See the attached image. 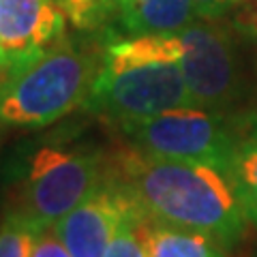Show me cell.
Wrapping results in <instances>:
<instances>
[{"mask_svg":"<svg viewBox=\"0 0 257 257\" xmlns=\"http://www.w3.org/2000/svg\"><path fill=\"white\" fill-rule=\"evenodd\" d=\"M111 180L155 221L202 231L225 246L244 236L248 219L234 180L223 167L161 159L128 148L114 157Z\"/></svg>","mask_w":257,"mask_h":257,"instance_id":"1","label":"cell"},{"mask_svg":"<svg viewBox=\"0 0 257 257\" xmlns=\"http://www.w3.org/2000/svg\"><path fill=\"white\" fill-rule=\"evenodd\" d=\"M180 56L178 35H138L107 43L86 107L118 126L193 107Z\"/></svg>","mask_w":257,"mask_h":257,"instance_id":"2","label":"cell"},{"mask_svg":"<svg viewBox=\"0 0 257 257\" xmlns=\"http://www.w3.org/2000/svg\"><path fill=\"white\" fill-rule=\"evenodd\" d=\"M101 69V56L73 41H56L9 69L0 84V122L11 128H43L86 105Z\"/></svg>","mask_w":257,"mask_h":257,"instance_id":"3","label":"cell"},{"mask_svg":"<svg viewBox=\"0 0 257 257\" xmlns=\"http://www.w3.org/2000/svg\"><path fill=\"white\" fill-rule=\"evenodd\" d=\"M99 152L47 146L30 159L18 193V206L39 231L52 229L105 180Z\"/></svg>","mask_w":257,"mask_h":257,"instance_id":"4","label":"cell"},{"mask_svg":"<svg viewBox=\"0 0 257 257\" xmlns=\"http://www.w3.org/2000/svg\"><path fill=\"white\" fill-rule=\"evenodd\" d=\"M120 128L131 148L140 152L161 159L208 163L227 172L238 138V120L202 107L163 111Z\"/></svg>","mask_w":257,"mask_h":257,"instance_id":"5","label":"cell"},{"mask_svg":"<svg viewBox=\"0 0 257 257\" xmlns=\"http://www.w3.org/2000/svg\"><path fill=\"white\" fill-rule=\"evenodd\" d=\"M182 45L180 69L193 107L223 111L240 94V69L229 32L195 20L176 32Z\"/></svg>","mask_w":257,"mask_h":257,"instance_id":"6","label":"cell"},{"mask_svg":"<svg viewBox=\"0 0 257 257\" xmlns=\"http://www.w3.org/2000/svg\"><path fill=\"white\" fill-rule=\"evenodd\" d=\"M133 206V197L107 178L90 197L56 223L52 231L71 257H105L111 236Z\"/></svg>","mask_w":257,"mask_h":257,"instance_id":"7","label":"cell"},{"mask_svg":"<svg viewBox=\"0 0 257 257\" xmlns=\"http://www.w3.org/2000/svg\"><path fill=\"white\" fill-rule=\"evenodd\" d=\"M60 0H0V67L13 69L64 35Z\"/></svg>","mask_w":257,"mask_h":257,"instance_id":"8","label":"cell"},{"mask_svg":"<svg viewBox=\"0 0 257 257\" xmlns=\"http://www.w3.org/2000/svg\"><path fill=\"white\" fill-rule=\"evenodd\" d=\"M114 18L128 37L176 35L197 20L191 0H114Z\"/></svg>","mask_w":257,"mask_h":257,"instance_id":"9","label":"cell"},{"mask_svg":"<svg viewBox=\"0 0 257 257\" xmlns=\"http://www.w3.org/2000/svg\"><path fill=\"white\" fill-rule=\"evenodd\" d=\"M148 257H229L227 246L202 231L182 229L146 216L144 221Z\"/></svg>","mask_w":257,"mask_h":257,"instance_id":"10","label":"cell"},{"mask_svg":"<svg viewBox=\"0 0 257 257\" xmlns=\"http://www.w3.org/2000/svg\"><path fill=\"white\" fill-rule=\"evenodd\" d=\"M229 176L248 223L257 225V116L238 120V138L229 163Z\"/></svg>","mask_w":257,"mask_h":257,"instance_id":"11","label":"cell"},{"mask_svg":"<svg viewBox=\"0 0 257 257\" xmlns=\"http://www.w3.org/2000/svg\"><path fill=\"white\" fill-rule=\"evenodd\" d=\"M144 221H146V214L135 204L124 214V219L120 221L118 229L114 231V236L109 240V246L105 251V257H148Z\"/></svg>","mask_w":257,"mask_h":257,"instance_id":"12","label":"cell"},{"mask_svg":"<svg viewBox=\"0 0 257 257\" xmlns=\"http://www.w3.org/2000/svg\"><path fill=\"white\" fill-rule=\"evenodd\" d=\"M39 234L22 212L9 210L0 221V257H32Z\"/></svg>","mask_w":257,"mask_h":257,"instance_id":"13","label":"cell"},{"mask_svg":"<svg viewBox=\"0 0 257 257\" xmlns=\"http://www.w3.org/2000/svg\"><path fill=\"white\" fill-rule=\"evenodd\" d=\"M62 11L77 28H96L114 18V0H60Z\"/></svg>","mask_w":257,"mask_h":257,"instance_id":"14","label":"cell"},{"mask_svg":"<svg viewBox=\"0 0 257 257\" xmlns=\"http://www.w3.org/2000/svg\"><path fill=\"white\" fill-rule=\"evenodd\" d=\"M234 26L248 39H257V0H240L234 7Z\"/></svg>","mask_w":257,"mask_h":257,"instance_id":"15","label":"cell"},{"mask_svg":"<svg viewBox=\"0 0 257 257\" xmlns=\"http://www.w3.org/2000/svg\"><path fill=\"white\" fill-rule=\"evenodd\" d=\"M191 3L197 20H206V22H216L225 13L234 11L236 7V0H191Z\"/></svg>","mask_w":257,"mask_h":257,"instance_id":"16","label":"cell"},{"mask_svg":"<svg viewBox=\"0 0 257 257\" xmlns=\"http://www.w3.org/2000/svg\"><path fill=\"white\" fill-rule=\"evenodd\" d=\"M32 257H71L69 251L62 246V242L54 236L52 229L41 231L32 248Z\"/></svg>","mask_w":257,"mask_h":257,"instance_id":"17","label":"cell"},{"mask_svg":"<svg viewBox=\"0 0 257 257\" xmlns=\"http://www.w3.org/2000/svg\"><path fill=\"white\" fill-rule=\"evenodd\" d=\"M238 3H240V0H236V5H238Z\"/></svg>","mask_w":257,"mask_h":257,"instance_id":"18","label":"cell"}]
</instances>
